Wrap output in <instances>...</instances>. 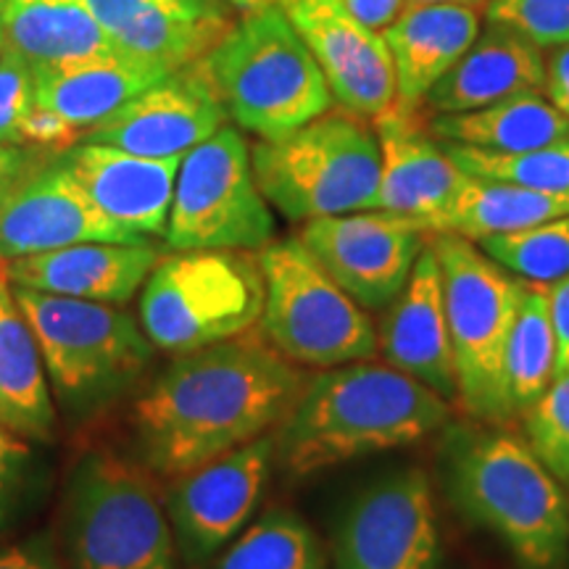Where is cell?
Listing matches in <instances>:
<instances>
[{
    "label": "cell",
    "instance_id": "cell-35",
    "mask_svg": "<svg viewBox=\"0 0 569 569\" xmlns=\"http://www.w3.org/2000/svg\"><path fill=\"white\" fill-rule=\"evenodd\" d=\"M490 24L509 27L543 51L569 46V0H490Z\"/></svg>",
    "mask_w": 569,
    "mask_h": 569
},
{
    "label": "cell",
    "instance_id": "cell-43",
    "mask_svg": "<svg viewBox=\"0 0 569 569\" xmlns=\"http://www.w3.org/2000/svg\"><path fill=\"white\" fill-rule=\"evenodd\" d=\"M546 96L557 106V111L569 124V46L553 48L549 56V77H546Z\"/></svg>",
    "mask_w": 569,
    "mask_h": 569
},
{
    "label": "cell",
    "instance_id": "cell-14",
    "mask_svg": "<svg viewBox=\"0 0 569 569\" xmlns=\"http://www.w3.org/2000/svg\"><path fill=\"white\" fill-rule=\"evenodd\" d=\"M272 459L274 432H267L177 478L167 515L188 565H206L246 528L267 488Z\"/></svg>",
    "mask_w": 569,
    "mask_h": 569
},
{
    "label": "cell",
    "instance_id": "cell-45",
    "mask_svg": "<svg viewBox=\"0 0 569 569\" xmlns=\"http://www.w3.org/2000/svg\"><path fill=\"white\" fill-rule=\"evenodd\" d=\"M427 3H469V6H480V0H407V6H427Z\"/></svg>",
    "mask_w": 569,
    "mask_h": 569
},
{
    "label": "cell",
    "instance_id": "cell-41",
    "mask_svg": "<svg viewBox=\"0 0 569 569\" xmlns=\"http://www.w3.org/2000/svg\"><path fill=\"white\" fill-rule=\"evenodd\" d=\"M553 332H557V375L569 372V274L549 284Z\"/></svg>",
    "mask_w": 569,
    "mask_h": 569
},
{
    "label": "cell",
    "instance_id": "cell-9",
    "mask_svg": "<svg viewBox=\"0 0 569 569\" xmlns=\"http://www.w3.org/2000/svg\"><path fill=\"white\" fill-rule=\"evenodd\" d=\"M140 327L153 348L190 353L240 338L264 311V274L248 251H174L142 282Z\"/></svg>",
    "mask_w": 569,
    "mask_h": 569
},
{
    "label": "cell",
    "instance_id": "cell-23",
    "mask_svg": "<svg viewBox=\"0 0 569 569\" xmlns=\"http://www.w3.org/2000/svg\"><path fill=\"white\" fill-rule=\"evenodd\" d=\"M549 59L543 48L509 27L490 24L467 53L427 92L430 113H465L522 92H546Z\"/></svg>",
    "mask_w": 569,
    "mask_h": 569
},
{
    "label": "cell",
    "instance_id": "cell-15",
    "mask_svg": "<svg viewBox=\"0 0 569 569\" xmlns=\"http://www.w3.org/2000/svg\"><path fill=\"white\" fill-rule=\"evenodd\" d=\"M230 122L206 59L174 69L122 109L84 132L82 140L119 151L172 159L184 156Z\"/></svg>",
    "mask_w": 569,
    "mask_h": 569
},
{
    "label": "cell",
    "instance_id": "cell-44",
    "mask_svg": "<svg viewBox=\"0 0 569 569\" xmlns=\"http://www.w3.org/2000/svg\"><path fill=\"white\" fill-rule=\"evenodd\" d=\"M238 13H253L267 9V6H274L277 0H227Z\"/></svg>",
    "mask_w": 569,
    "mask_h": 569
},
{
    "label": "cell",
    "instance_id": "cell-22",
    "mask_svg": "<svg viewBox=\"0 0 569 569\" xmlns=\"http://www.w3.org/2000/svg\"><path fill=\"white\" fill-rule=\"evenodd\" d=\"M161 248L151 243H77L9 261V282L40 293L127 303L142 288Z\"/></svg>",
    "mask_w": 569,
    "mask_h": 569
},
{
    "label": "cell",
    "instance_id": "cell-26",
    "mask_svg": "<svg viewBox=\"0 0 569 569\" xmlns=\"http://www.w3.org/2000/svg\"><path fill=\"white\" fill-rule=\"evenodd\" d=\"M6 48L32 69L119 53L82 0H0Z\"/></svg>",
    "mask_w": 569,
    "mask_h": 569
},
{
    "label": "cell",
    "instance_id": "cell-20",
    "mask_svg": "<svg viewBox=\"0 0 569 569\" xmlns=\"http://www.w3.org/2000/svg\"><path fill=\"white\" fill-rule=\"evenodd\" d=\"M377 353L398 372L415 377L448 403H457V361L448 330L443 272L430 240L401 293L388 309H382Z\"/></svg>",
    "mask_w": 569,
    "mask_h": 569
},
{
    "label": "cell",
    "instance_id": "cell-30",
    "mask_svg": "<svg viewBox=\"0 0 569 569\" xmlns=\"http://www.w3.org/2000/svg\"><path fill=\"white\" fill-rule=\"evenodd\" d=\"M557 377V332H553L549 284L525 280L503 365V386L511 417H522Z\"/></svg>",
    "mask_w": 569,
    "mask_h": 569
},
{
    "label": "cell",
    "instance_id": "cell-37",
    "mask_svg": "<svg viewBox=\"0 0 569 569\" xmlns=\"http://www.w3.org/2000/svg\"><path fill=\"white\" fill-rule=\"evenodd\" d=\"M82 140V132L77 127H71L67 119L59 113L42 109V106H32V111L27 113L24 124H21V146L38 148V151L61 156L69 151L71 146Z\"/></svg>",
    "mask_w": 569,
    "mask_h": 569
},
{
    "label": "cell",
    "instance_id": "cell-34",
    "mask_svg": "<svg viewBox=\"0 0 569 569\" xmlns=\"http://www.w3.org/2000/svg\"><path fill=\"white\" fill-rule=\"evenodd\" d=\"M522 425L525 440L569 493V372L553 377L549 390L522 415Z\"/></svg>",
    "mask_w": 569,
    "mask_h": 569
},
{
    "label": "cell",
    "instance_id": "cell-12",
    "mask_svg": "<svg viewBox=\"0 0 569 569\" xmlns=\"http://www.w3.org/2000/svg\"><path fill=\"white\" fill-rule=\"evenodd\" d=\"M438 522L422 467H396L348 498L332 536V569H432Z\"/></svg>",
    "mask_w": 569,
    "mask_h": 569
},
{
    "label": "cell",
    "instance_id": "cell-39",
    "mask_svg": "<svg viewBox=\"0 0 569 569\" xmlns=\"http://www.w3.org/2000/svg\"><path fill=\"white\" fill-rule=\"evenodd\" d=\"M51 159H56L53 153L38 151L30 146H0V203L11 196L17 184L24 182Z\"/></svg>",
    "mask_w": 569,
    "mask_h": 569
},
{
    "label": "cell",
    "instance_id": "cell-18",
    "mask_svg": "<svg viewBox=\"0 0 569 569\" xmlns=\"http://www.w3.org/2000/svg\"><path fill=\"white\" fill-rule=\"evenodd\" d=\"M119 53L174 71L209 56L234 24L227 0H82Z\"/></svg>",
    "mask_w": 569,
    "mask_h": 569
},
{
    "label": "cell",
    "instance_id": "cell-46",
    "mask_svg": "<svg viewBox=\"0 0 569 569\" xmlns=\"http://www.w3.org/2000/svg\"><path fill=\"white\" fill-rule=\"evenodd\" d=\"M3 277H9V261L0 259V280H3Z\"/></svg>",
    "mask_w": 569,
    "mask_h": 569
},
{
    "label": "cell",
    "instance_id": "cell-42",
    "mask_svg": "<svg viewBox=\"0 0 569 569\" xmlns=\"http://www.w3.org/2000/svg\"><path fill=\"white\" fill-rule=\"evenodd\" d=\"M343 6L375 32H382L401 17V11L407 9V0H343Z\"/></svg>",
    "mask_w": 569,
    "mask_h": 569
},
{
    "label": "cell",
    "instance_id": "cell-4",
    "mask_svg": "<svg viewBox=\"0 0 569 569\" xmlns=\"http://www.w3.org/2000/svg\"><path fill=\"white\" fill-rule=\"evenodd\" d=\"M206 67L238 130L259 140L284 138L336 106L322 69L277 3L240 13Z\"/></svg>",
    "mask_w": 569,
    "mask_h": 569
},
{
    "label": "cell",
    "instance_id": "cell-6",
    "mask_svg": "<svg viewBox=\"0 0 569 569\" xmlns=\"http://www.w3.org/2000/svg\"><path fill=\"white\" fill-rule=\"evenodd\" d=\"M38 338L51 393L69 415L88 417L130 390L153 359L140 322L113 303L13 288Z\"/></svg>",
    "mask_w": 569,
    "mask_h": 569
},
{
    "label": "cell",
    "instance_id": "cell-24",
    "mask_svg": "<svg viewBox=\"0 0 569 569\" xmlns=\"http://www.w3.org/2000/svg\"><path fill=\"white\" fill-rule=\"evenodd\" d=\"M480 6L427 3L407 6L382 30L396 74V103L422 109L427 92L451 71L480 34Z\"/></svg>",
    "mask_w": 569,
    "mask_h": 569
},
{
    "label": "cell",
    "instance_id": "cell-16",
    "mask_svg": "<svg viewBox=\"0 0 569 569\" xmlns=\"http://www.w3.org/2000/svg\"><path fill=\"white\" fill-rule=\"evenodd\" d=\"M322 69L340 109L375 122L396 106V74L382 32L346 9L343 0H277Z\"/></svg>",
    "mask_w": 569,
    "mask_h": 569
},
{
    "label": "cell",
    "instance_id": "cell-10",
    "mask_svg": "<svg viewBox=\"0 0 569 569\" xmlns=\"http://www.w3.org/2000/svg\"><path fill=\"white\" fill-rule=\"evenodd\" d=\"M264 274L261 336L301 367L332 369L377 356V327L301 240H280L256 253Z\"/></svg>",
    "mask_w": 569,
    "mask_h": 569
},
{
    "label": "cell",
    "instance_id": "cell-21",
    "mask_svg": "<svg viewBox=\"0 0 569 569\" xmlns=\"http://www.w3.org/2000/svg\"><path fill=\"white\" fill-rule=\"evenodd\" d=\"M59 159L82 184L90 201L113 222L140 238L167 234L182 156L148 159L103 142L80 140Z\"/></svg>",
    "mask_w": 569,
    "mask_h": 569
},
{
    "label": "cell",
    "instance_id": "cell-17",
    "mask_svg": "<svg viewBox=\"0 0 569 569\" xmlns=\"http://www.w3.org/2000/svg\"><path fill=\"white\" fill-rule=\"evenodd\" d=\"M98 209L59 156L42 163L0 203V259L56 251L77 243H142Z\"/></svg>",
    "mask_w": 569,
    "mask_h": 569
},
{
    "label": "cell",
    "instance_id": "cell-27",
    "mask_svg": "<svg viewBox=\"0 0 569 569\" xmlns=\"http://www.w3.org/2000/svg\"><path fill=\"white\" fill-rule=\"evenodd\" d=\"M0 419L21 438H53L56 407L46 361L9 277L0 280Z\"/></svg>",
    "mask_w": 569,
    "mask_h": 569
},
{
    "label": "cell",
    "instance_id": "cell-13",
    "mask_svg": "<svg viewBox=\"0 0 569 569\" xmlns=\"http://www.w3.org/2000/svg\"><path fill=\"white\" fill-rule=\"evenodd\" d=\"M298 240L361 309L396 301L425 251L430 230L388 211H351L303 222Z\"/></svg>",
    "mask_w": 569,
    "mask_h": 569
},
{
    "label": "cell",
    "instance_id": "cell-31",
    "mask_svg": "<svg viewBox=\"0 0 569 569\" xmlns=\"http://www.w3.org/2000/svg\"><path fill=\"white\" fill-rule=\"evenodd\" d=\"M213 569H327V553L301 515L272 509L224 546Z\"/></svg>",
    "mask_w": 569,
    "mask_h": 569
},
{
    "label": "cell",
    "instance_id": "cell-33",
    "mask_svg": "<svg viewBox=\"0 0 569 569\" xmlns=\"http://www.w3.org/2000/svg\"><path fill=\"white\" fill-rule=\"evenodd\" d=\"M480 248L519 280L551 284L569 274V213L528 230L493 234Z\"/></svg>",
    "mask_w": 569,
    "mask_h": 569
},
{
    "label": "cell",
    "instance_id": "cell-5",
    "mask_svg": "<svg viewBox=\"0 0 569 569\" xmlns=\"http://www.w3.org/2000/svg\"><path fill=\"white\" fill-rule=\"evenodd\" d=\"M63 569H177V540L151 475L113 451L77 461L63 496Z\"/></svg>",
    "mask_w": 569,
    "mask_h": 569
},
{
    "label": "cell",
    "instance_id": "cell-29",
    "mask_svg": "<svg viewBox=\"0 0 569 569\" xmlns=\"http://www.w3.org/2000/svg\"><path fill=\"white\" fill-rule=\"evenodd\" d=\"M561 213H569V193H549L517 182L467 174L451 209L432 224L430 234L451 232L480 243L493 234H509L549 222Z\"/></svg>",
    "mask_w": 569,
    "mask_h": 569
},
{
    "label": "cell",
    "instance_id": "cell-28",
    "mask_svg": "<svg viewBox=\"0 0 569 569\" xmlns=\"http://www.w3.org/2000/svg\"><path fill=\"white\" fill-rule=\"evenodd\" d=\"M427 130L440 142L488 153H517L569 138V124L546 92H522L465 113H432Z\"/></svg>",
    "mask_w": 569,
    "mask_h": 569
},
{
    "label": "cell",
    "instance_id": "cell-36",
    "mask_svg": "<svg viewBox=\"0 0 569 569\" xmlns=\"http://www.w3.org/2000/svg\"><path fill=\"white\" fill-rule=\"evenodd\" d=\"M34 106V71L19 53H0V146H21V124Z\"/></svg>",
    "mask_w": 569,
    "mask_h": 569
},
{
    "label": "cell",
    "instance_id": "cell-11",
    "mask_svg": "<svg viewBox=\"0 0 569 569\" xmlns=\"http://www.w3.org/2000/svg\"><path fill=\"white\" fill-rule=\"evenodd\" d=\"M169 251L259 253L274 238L243 130L224 124L182 156L167 222Z\"/></svg>",
    "mask_w": 569,
    "mask_h": 569
},
{
    "label": "cell",
    "instance_id": "cell-25",
    "mask_svg": "<svg viewBox=\"0 0 569 569\" xmlns=\"http://www.w3.org/2000/svg\"><path fill=\"white\" fill-rule=\"evenodd\" d=\"M32 71L34 106L59 113L82 132V138L142 90L172 74L156 63L132 59L127 53H109L67 63V67Z\"/></svg>",
    "mask_w": 569,
    "mask_h": 569
},
{
    "label": "cell",
    "instance_id": "cell-32",
    "mask_svg": "<svg viewBox=\"0 0 569 569\" xmlns=\"http://www.w3.org/2000/svg\"><path fill=\"white\" fill-rule=\"evenodd\" d=\"M451 159L472 177L517 182L525 188L549 190V193H569V138L546 142L517 153H488L478 148L443 142Z\"/></svg>",
    "mask_w": 569,
    "mask_h": 569
},
{
    "label": "cell",
    "instance_id": "cell-38",
    "mask_svg": "<svg viewBox=\"0 0 569 569\" xmlns=\"http://www.w3.org/2000/svg\"><path fill=\"white\" fill-rule=\"evenodd\" d=\"M27 459H30V448L21 443L17 432L0 419V525L9 517Z\"/></svg>",
    "mask_w": 569,
    "mask_h": 569
},
{
    "label": "cell",
    "instance_id": "cell-47",
    "mask_svg": "<svg viewBox=\"0 0 569 569\" xmlns=\"http://www.w3.org/2000/svg\"><path fill=\"white\" fill-rule=\"evenodd\" d=\"M6 48V40H3V19H0V53H3Z\"/></svg>",
    "mask_w": 569,
    "mask_h": 569
},
{
    "label": "cell",
    "instance_id": "cell-40",
    "mask_svg": "<svg viewBox=\"0 0 569 569\" xmlns=\"http://www.w3.org/2000/svg\"><path fill=\"white\" fill-rule=\"evenodd\" d=\"M0 569H63L48 536L21 540L0 551Z\"/></svg>",
    "mask_w": 569,
    "mask_h": 569
},
{
    "label": "cell",
    "instance_id": "cell-3",
    "mask_svg": "<svg viewBox=\"0 0 569 569\" xmlns=\"http://www.w3.org/2000/svg\"><path fill=\"white\" fill-rule=\"evenodd\" d=\"M440 482L461 517L490 532L519 569H567L569 493L507 425L448 422Z\"/></svg>",
    "mask_w": 569,
    "mask_h": 569
},
{
    "label": "cell",
    "instance_id": "cell-1",
    "mask_svg": "<svg viewBox=\"0 0 569 569\" xmlns=\"http://www.w3.org/2000/svg\"><path fill=\"white\" fill-rule=\"evenodd\" d=\"M303 386L293 361L248 332L174 356L134 403L140 457L159 478L177 480L272 432Z\"/></svg>",
    "mask_w": 569,
    "mask_h": 569
},
{
    "label": "cell",
    "instance_id": "cell-19",
    "mask_svg": "<svg viewBox=\"0 0 569 569\" xmlns=\"http://www.w3.org/2000/svg\"><path fill=\"white\" fill-rule=\"evenodd\" d=\"M419 111L422 109L396 103L372 122L380 140V188L375 209L415 219L432 230L451 209L467 172L427 130Z\"/></svg>",
    "mask_w": 569,
    "mask_h": 569
},
{
    "label": "cell",
    "instance_id": "cell-7",
    "mask_svg": "<svg viewBox=\"0 0 569 569\" xmlns=\"http://www.w3.org/2000/svg\"><path fill=\"white\" fill-rule=\"evenodd\" d=\"M256 182L290 222L375 209L380 140L369 119L330 109L301 130L251 146Z\"/></svg>",
    "mask_w": 569,
    "mask_h": 569
},
{
    "label": "cell",
    "instance_id": "cell-2",
    "mask_svg": "<svg viewBox=\"0 0 569 569\" xmlns=\"http://www.w3.org/2000/svg\"><path fill=\"white\" fill-rule=\"evenodd\" d=\"M453 403L386 361H353L306 377L274 436V457L290 478L393 451L436 436Z\"/></svg>",
    "mask_w": 569,
    "mask_h": 569
},
{
    "label": "cell",
    "instance_id": "cell-8",
    "mask_svg": "<svg viewBox=\"0 0 569 569\" xmlns=\"http://www.w3.org/2000/svg\"><path fill=\"white\" fill-rule=\"evenodd\" d=\"M430 246L443 272L448 330H451L461 407L490 425L511 422L503 365L525 280L451 232H432Z\"/></svg>",
    "mask_w": 569,
    "mask_h": 569
}]
</instances>
